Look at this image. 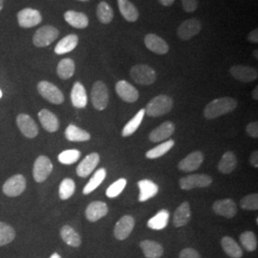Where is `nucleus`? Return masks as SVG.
<instances>
[{
    "instance_id": "obj_41",
    "label": "nucleus",
    "mask_w": 258,
    "mask_h": 258,
    "mask_svg": "<svg viewBox=\"0 0 258 258\" xmlns=\"http://www.w3.org/2000/svg\"><path fill=\"white\" fill-rule=\"evenodd\" d=\"M240 242L248 251H254L257 249V238L252 231H244L240 235Z\"/></svg>"
},
{
    "instance_id": "obj_21",
    "label": "nucleus",
    "mask_w": 258,
    "mask_h": 258,
    "mask_svg": "<svg viewBox=\"0 0 258 258\" xmlns=\"http://www.w3.org/2000/svg\"><path fill=\"white\" fill-rule=\"evenodd\" d=\"M108 213L107 205L102 201H95L86 208L85 216L90 222H97Z\"/></svg>"
},
{
    "instance_id": "obj_10",
    "label": "nucleus",
    "mask_w": 258,
    "mask_h": 258,
    "mask_svg": "<svg viewBox=\"0 0 258 258\" xmlns=\"http://www.w3.org/2000/svg\"><path fill=\"white\" fill-rule=\"evenodd\" d=\"M202 29L201 21L197 19H186L178 27L177 35L182 40H188L198 35Z\"/></svg>"
},
{
    "instance_id": "obj_38",
    "label": "nucleus",
    "mask_w": 258,
    "mask_h": 258,
    "mask_svg": "<svg viewBox=\"0 0 258 258\" xmlns=\"http://www.w3.org/2000/svg\"><path fill=\"white\" fill-rule=\"evenodd\" d=\"M97 18L103 24H109L113 20L114 12L107 2L102 1L99 3L97 7Z\"/></svg>"
},
{
    "instance_id": "obj_1",
    "label": "nucleus",
    "mask_w": 258,
    "mask_h": 258,
    "mask_svg": "<svg viewBox=\"0 0 258 258\" xmlns=\"http://www.w3.org/2000/svg\"><path fill=\"white\" fill-rule=\"evenodd\" d=\"M237 102L230 97L215 99L209 104H207L204 109V116L206 119L213 120L228 113H231L237 107Z\"/></svg>"
},
{
    "instance_id": "obj_16",
    "label": "nucleus",
    "mask_w": 258,
    "mask_h": 258,
    "mask_svg": "<svg viewBox=\"0 0 258 258\" xmlns=\"http://www.w3.org/2000/svg\"><path fill=\"white\" fill-rule=\"evenodd\" d=\"M115 90L123 102L132 103L139 99L138 90L126 81H120L116 83Z\"/></svg>"
},
{
    "instance_id": "obj_45",
    "label": "nucleus",
    "mask_w": 258,
    "mask_h": 258,
    "mask_svg": "<svg viewBox=\"0 0 258 258\" xmlns=\"http://www.w3.org/2000/svg\"><path fill=\"white\" fill-rule=\"evenodd\" d=\"M126 183H127L126 180L123 178H120L119 180H117L106 189V196L108 198H115V197L119 196L122 192V190L125 188Z\"/></svg>"
},
{
    "instance_id": "obj_4",
    "label": "nucleus",
    "mask_w": 258,
    "mask_h": 258,
    "mask_svg": "<svg viewBox=\"0 0 258 258\" xmlns=\"http://www.w3.org/2000/svg\"><path fill=\"white\" fill-rule=\"evenodd\" d=\"M91 102L93 106L97 110H104L107 107L109 102L108 89L106 84L102 81H98L93 84L91 89Z\"/></svg>"
},
{
    "instance_id": "obj_55",
    "label": "nucleus",
    "mask_w": 258,
    "mask_h": 258,
    "mask_svg": "<svg viewBox=\"0 0 258 258\" xmlns=\"http://www.w3.org/2000/svg\"><path fill=\"white\" fill-rule=\"evenodd\" d=\"M3 3H4V1H3V0H0V12L3 9Z\"/></svg>"
},
{
    "instance_id": "obj_47",
    "label": "nucleus",
    "mask_w": 258,
    "mask_h": 258,
    "mask_svg": "<svg viewBox=\"0 0 258 258\" xmlns=\"http://www.w3.org/2000/svg\"><path fill=\"white\" fill-rule=\"evenodd\" d=\"M179 258H201L197 250L192 248H185L180 252Z\"/></svg>"
},
{
    "instance_id": "obj_56",
    "label": "nucleus",
    "mask_w": 258,
    "mask_h": 258,
    "mask_svg": "<svg viewBox=\"0 0 258 258\" xmlns=\"http://www.w3.org/2000/svg\"><path fill=\"white\" fill-rule=\"evenodd\" d=\"M1 98H2V91L0 90V99H1Z\"/></svg>"
},
{
    "instance_id": "obj_28",
    "label": "nucleus",
    "mask_w": 258,
    "mask_h": 258,
    "mask_svg": "<svg viewBox=\"0 0 258 258\" xmlns=\"http://www.w3.org/2000/svg\"><path fill=\"white\" fill-rule=\"evenodd\" d=\"M79 43V37L74 34L68 35L63 37L55 47V53L56 55H64L74 50Z\"/></svg>"
},
{
    "instance_id": "obj_44",
    "label": "nucleus",
    "mask_w": 258,
    "mask_h": 258,
    "mask_svg": "<svg viewBox=\"0 0 258 258\" xmlns=\"http://www.w3.org/2000/svg\"><path fill=\"white\" fill-rule=\"evenodd\" d=\"M240 207L245 211H257L258 194H249L243 197L240 201Z\"/></svg>"
},
{
    "instance_id": "obj_40",
    "label": "nucleus",
    "mask_w": 258,
    "mask_h": 258,
    "mask_svg": "<svg viewBox=\"0 0 258 258\" xmlns=\"http://www.w3.org/2000/svg\"><path fill=\"white\" fill-rule=\"evenodd\" d=\"M15 238V229L4 222H0V247L9 244Z\"/></svg>"
},
{
    "instance_id": "obj_50",
    "label": "nucleus",
    "mask_w": 258,
    "mask_h": 258,
    "mask_svg": "<svg viewBox=\"0 0 258 258\" xmlns=\"http://www.w3.org/2000/svg\"><path fill=\"white\" fill-rule=\"evenodd\" d=\"M249 162L251 166L258 167V152L256 150L251 153V155L249 157Z\"/></svg>"
},
{
    "instance_id": "obj_13",
    "label": "nucleus",
    "mask_w": 258,
    "mask_h": 258,
    "mask_svg": "<svg viewBox=\"0 0 258 258\" xmlns=\"http://www.w3.org/2000/svg\"><path fill=\"white\" fill-rule=\"evenodd\" d=\"M135 219L131 215H124L114 227V236L118 240L126 239L133 231Z\"/></svg>"
},
{
    "instance_id": "obj_32",
    "label": "nucleus",
    "mask_w": 258,
    "mask_h": 258,
    "mask_svg": "<svg viewBox=\"0 0 258 258\" xmlns=\"http://www.w3.org/2000/svg\"><path fill=\"white\" fill-rule=\"evenodd\" d=\"M118 5L121 16L128 22H134L139 18L138 9L129 0H118Z\"/></svg>"
},
{
    "instance_id": "obj_19",
    "label": "nucleus",
    "mask_w": 258,
    "mask_h": 258,
    "mask_svg": "<svg viewBox=\"0 0 258 258\" xmlns=\"http://www.w3.org/2000/svg\"><path fill=\"white\" fill-rule=\"evenodd\" d=\"M175 131V125L172 121H165L161 125H159L157 128L151 131L148 138L152 143H159L163 142L166 139L170 138V136Z\"/></svg>"
},
{
    "instance_id": "obj_46",
    "label": "nucleus",
    "mask_w": 258,
    "mask_h": 258,
    "mask_svg": "<svg viewBox=\"0 0 258 258\" xmlns=\"http://www.w3.org/2000/svg\"><path fill=\"white\" fill-rule=\"evenodd\" d=\"M183 9L186 13H194L198 8V0H181Z\"/></svg>"
},
{
    "instance_id": "obj_24",
    "label": "nucleus",
    "mask_w": 258,
    "mask_h": 258,
    "mask_svg": "<svg viewBox=\"0 0 258 258\" xmlns=\"http://www.w3.org/2000/svg\"><path fill=\"white\" fill-rule=\"evenodd\" d=\"M191 218V210L188 202L181 204L173 215V225L176 228L185 226Z\"/></svg>"
},
{
    "instance_id": "obj_22",
    "label": "nucleus",
    "mask_w": 258,
    "mask_h": 258,
    "mask_svg": "<svg viewBox=\"0 0 258 258\" xmlns=\"http://www.w3.org/2000/svg\"><path fill=\"white\" fill-rule=\"evenodd\" d=\"M38 119L41 125L48 132H55L59 128V121L54 113L48 109H41L38 112Z\"/></svg>"
},
{
    "instance_id": "obj_18",
    "label": "nucleus",
    "mask_w": 258,
    "mask_h": 258,
    "mask_svg": "<svg viewBox=\"0 0 258 258\" xmlns=\"http://www.w3.org/2000/svg\"><path fill=\"white\" fill-rule=\"evenodd\" d=\"M100 160V155L96 152L87 155L77 167V174L82 178L90 175L93 170L99 165Z\"/></svg>"
},
{
    "instance_id": "obj_37",
    "label": "nucleus",
    "mask_w": 258,
    "mask_h": 258,
    "mask_svg": "<svg viewBox=\"0 0 258 258\" xmlns=\"http://www.w3.org/2000/svg\"><path fill=\"white\" fill-rule=\"evenodd\" d=\"M106 177V169L105 168H100L98 169L92 178L89 180V182L86 184L83 188V194H89L93 192L96 188L99 187V185L102 184Z\"/></svg>"
},
{
    "instance_id": "obj_12",
    "label": "nucleus",
    "mask_w": 258,
    "mask_h": 258,
    "mask_svg": "<svg viewBox=\"0 0 258 258\" xmlns=\"http://www.w3.org/2000/svg\"><path fill=\"white\" fill-rule=\"evenodd\" d=\"M18 21L20 27H35L42 21V17L37 10L25 8L19 12Z\"/></svg>"
},
{
    "instance_id": "obj_20",
    "label": "nucleus",
    "mask_w": 258,
    "mask_h": 258,
    "mask_svg": "<svg viewBox=\"0 0 258 258\" xmlns=\"http://www.w3.org/2000/svg\"><path fill=\"white\" fill-rule=\"evenodd\" d=\"M145 44L151 52L158 55H166L169 51V46L166 40L155 34H148L145 37Z\"/></svg>"
},
{
    "instance_id": "obj_7",
    "label": "nucleus",
    "mask_w": 258,
    "mask_h": 258,
    "mask_svg": "<svg viewBox=\"0 0 258 258\" xmlns=\"http://www.w3.org/2000/svg\"><path fill=\"white\" fill-rule=\"evenodd\" d=\"M53 171V164L46 156H38L34 164L33 175L37 183H42L46 180Z\"/></svg>"
},
{
    "instance_id": "obj_48",
    "label": "nucleus",
    "mask_w": 258,
    "mask_h": 258,
    "mask_svg": "<svg viewBox=\"0 0 258 258\" xmlns=\"http://www.w3.org/2000/svg\"><path fill=\"white\" fill-rule=\"evenodd\" d=\"M246 131L250 137L258 138V123L257 121L249 122L246 127Z\"/></svg>"
},
{
    "instance_id": "obj_43",
    "label": "nucleus",
    "mask_w": 258,
    "mask_h": 258,
    "mask_svg": "<svg viewBox=\"0 0 258 258\" xmlns=\"http://www.w3.org/2000/svg\"><path fill=\"white\" fill-rule=\"evenodd\" d=\"M81 157V152L77 149H68L62 151L58 157V161L59 163L63 164V165H72L75 164Z\"/></svg>"
},
{
    "instance_id": "obj_53",
    "label": "nucleus",
    "mask_w": 258,
    "mask_h": 258,
    "mask_svg": "<svg viewBox=\"0 0 258 258\" xmlns=\"http://www.w3.org/2000/svg\"><path fill=\"white\" fill-rule=\"evenodd\" d=\"M50 258H61V256H60L58 253L55 252V253H53V254L51 255V257Z\"/></svg>"
},
{
    "instance_id": "obj_34",
    "label": "nucleus",
    "mask_w": 258,
    "mask_h": 258,
    "mask_svg": "<svg viewBox=\"0 0 258 258\" xmlns=\"http://www.w3.org/2000/svg\"><path fill=\"white\" fill-rule=\"evenodd\" d=\"M169 219V212L166 210H162L155 214L148 222V227L154 231H161L165 229Z\"/></svg>"
},
{
    "instance_id": "obj_15",
    "label": "nucleus",
    "mask_w": 258,
    "mask_h": 258,
    "mask_svg": "<svg viewBox=\"0 0 258 258\" xmlns=\"http://www.w3.org/2000/svg\"><path fill=\"white\" fill-rule=\"evenodd\" d=\"M212 210L216 214L231 219L237 213V206L233 200L227 198L215 201L212 206Z\"/></svg>"
},
{
    "instance_id": "obj_33",
    "label": "nucleus",
    "mask_w": 258,
    "mask_h": 258,
    "mask_svg": "<svg viewBox=\"0 0 258 258\" xmlns=\"http://www.w3.org/2000/svg\"><path fill=\"white\" fill-rule=\"evenodd\" d=\"M64 135L65 138L70 142H86L91 138L90 134L87 131L80 128L74 124H70L67 126V128L65 129Z\"/></svg>"
},
{
    "instance_id": "obj_17",
    "label": "nucleus",
    "mask_w": 258,
    "mask_h": 258,
    "mask_svg": "<svg viewBox=\"0 0 258 258\" xmlns=\"http://www.w3.org/2000/svg\"><path fill=\"white\" fill-rule=\"evenodd\" d=\"M204 155L201 151H194L181 160L178 164V168L184 172H190L198 169L203 164Z\"/></svg>"
},
{
    "instance_id": "obj_2",
    "label": "nucleus",
    "mask_w": 258,
    "mask_h": 258,
    "mask_svg": "<svg viewBox=\"0 0 258 258\" xmlns=\"http://www.w3.org/2000/svg\"><path fill=\"white\" fill-rule=\"evenodd\" d=\"M173 100L166 95H159L148 102L146 114L149 117H160L166 115L172 109Z\"/></svg>"
},
{
    "instance_id": "obj_51",
    "label": "nucleus",
    "mask_w": 258,
    "mask_h": 258,
    "mask_svg": "<svg viewBox=\"0 0 258 258\" xmlns=\"http://www.w3.org/2000/svg\"><path fill=\"white\" fill-rule=\"evenodd\" d=\"M174 1H175V0H159V2H160L163 6H166V7L171 6V5L174 3Z\"/></svg>"
},
{
    "instance_id": "obj_25",
    "label": "nucleus",
    "mask_w": 258,
    "mask_h": 258,
    "mask_svg": "<svg viewBox=\"0 0 258 258\" xmlns=\"http://www.w3.org/2000/svg\"><path fill=\"white\" fill-rule=\"evenodd\" d=\"M140 247L147 258H160L164 253L163 246L156 241L143 240L140 243Z\"/></svg>"
},
{
    "instance_id": "obj_27",
    "label": "nucleus",
    "mask_w": 258,
    "mask_h": 258,
    "mask_svg": "<svg viewBox=\"0 0 258 258\" xmlns=\"http://www.w3.org/2000/svg\"><path fill=\"white\" fill-rule=\"evenodd\" d=\"M64 19L69 25L77 29H84L89 24L87 16L76 11H67L64 14Z\"/></svg>"
},
{
    "instance_id": "obj_9",
    "label": "nucleus",
    "mask_w": 258,
    "mask_h": 258,
    "mask_svg": "<svg viewBox=\"0 0 258 258\" xmlns=\"http://www.w3.org/2000/svg\"><path fill=\"white\" fill-rule=\"evenodd\" d=\"M26 188V180L23 175L12 176L4 184H3V192L9 197H17L25 190Z\"/></svg>"
},
{
    "instance_id": "obj_6",
    "label": "nucleus",
    "mask_w": 258,
    "mask_h": 258,
    "mask_svg": "<svg viewBox=\"0 0 258 258\" xmlns=\"http://www.w3.org/2000/svg\"><path fill=\"white\" fill-rule=\"evenodd\" d=\"M37 91L42 98L54 104H61L64 102V96L55 84L42 81L37 84Z\"/></svg>"
},
{
    "instance_id": "obj_52",
    "label": "nucleus",
    "mask_w": 258,
    "mask_h": 258,
    "mask_svg": "<svg viewBox=\"0 0 258 258\" xmlns=\"http://www.w3.org/2000/svg\"><path fill=\"white\" fill-rule=\"evenodd\" d=\"M252 99L255 100V101H257L258 100V86H256V87L254 88V90L252 91Z\"/></svg>"
},
{
    "instance_id": "obj_36",
    "label": "nucleus",
    "mask_w": 258,
    "mask_h": 258,
    "mask_svg": "<svg viewBox=\"0 0 258 258\" xmlns=\"http://www.w3.org/2000/svg\"><path fill=\"white\" fill-rule=\"evenodd\" d=\"M145 115H146L145 109H141L139 111L138 113L124 125V127L121 131V135L123 137H129L132 134H134L137 131V129L140 127L142 121L144 120Z\"/></svg>"
},
{
    "instance_id": "obj_5",
    "label": "nucleus",
    "mask_w": 258,
    "mask_h": 258,
    "mask_svg": "<svg viewBox=\"0 0 258 258\" xmlns=\"http://www.w3.org/2000/svg\"><path fill=\"white\" fill-rule=\"evenodd\" d=\"M59 32L56 28L51 25H45L37 30L33 37V43L38 48L49 46L57 38Z\"/></svg>"
},
{
    "instance_id": "obj_39",
    "label": "nucleus",
    "mask_w": 258,
    "mask_h": 258,
    "mask_svg": "<svg viewBox=\"0 0 258 258\" xmlns=\"http://www.w3.org/2000/svg\"><path fill=\"white\" fill-rule=\"evenodd\" d=\"M174 144H175V142L173 140L166 141L165 143H163V144L157 146L155 148L148 150L146 156L148 159H157V158L164 156L171 148H173Z\"/></svg>"
},
{
    "instance_id": "obj_23",
    "label": "nucleus",
    "mask_w": 258,
    "mask_h": 258,
    "mask_svg": "<svg viewBox=\"0 0 258 258\" xmlns=\"http://www.w3.org/2000/svg\"><path fill=\"white\" fill-rule=\"evenodd\" d=\"M140 188V195H139V201L140 202H146L149 199L156 196L159 190V187L154 182L148 179L141 180L138 183Z\"/></svg>"
},
{
    "instance_id": "obj_31",
    "label": "nucleus",
    "mask_w": 258,
    "mask_h": 258,
    "mask_svg": "<svg viewBox=\"0 0 258 258\" xmlns=\"http://www.w3.org/2000/svg\"><path fill=\"white\" fill-rule=\"evenodd\" d=\"M222 249L231 258H241L243 256V250L234 239L230 236H224L221 240Z\"/></svg>"
},
{
    "instance_id": "obj_42",
    "label": "nucleus",
    "mask_w": 258,
    "mask_h": 258,
    "mask_svg": "<svg viewBox=\"0 0 258 258\" xmlns=\"http://www.w3.org/2000/svg\"><path fill=\"white\" fill-rule=\"evenodd\" d=\"M76 189V184L72 179L66 178L62 180V182L59 184V189H58V194L59 198L61 200H67L69 199L75 192Z\"/></svg>"
},
{
    "instance_id": "obj_30",
    "label": "nucleus",
    "mask_w": 258,
    "mask_h": 258,
    "mask_svg": "<svg viewBox=\"0 0 258 258\" xmlns=\"http://www.w3.org/2000/svg\"><path fill=\"white\" fill-rule=\"evenodd\" d=\"M60 236H61V239L71 247L78 248L82 245L81 235L75 231L71 226H68V225L63 226L60 230Z\"/></svg>"
},
{
    "instance_id": "obj_3",
    "label": "nucleus",
    "mask_w": 258,
    "mask_h": 258,
    "mask_svg": "<svg viewBox=\"0 0 258 258\" xmlns=\"http://www.w3.org/2000/svg\"><path fill=\"white\" fill-rule=\"evenodd\" d=\"M130 76L135 83L142 85H150L157 79L156 71L147 64L134 65L130 70Z\"/></svg>"
},
{
    "instance_id": "obj_54",
    "label": "nucleus",
    "mask_w": 258,
    "mask_h": 258,
    "mask_svg": "<svg viewBox=\"0 0 258 258\" xmlns=\"http://www.w3.org/2000/svg\"><path fill=\"white\" fill-rule=\"evenodd\" d=\"M258 51L257 50H254V51H253V56H254V57H255V58H256V59H257L258 58Z\"/></svg>"
},
{
    "instance_id": "obj_26",
    "label": "nucleus",
    "mask_w": 258,
    "mask_h": 258,
    "mask_svg": "<svg viewBox=\"0 0 258 258\" xmlns=\"http://www.w3.org/2000/svg\"><path fill=\"white\" fill-rule=\"evenodd\" d=\"M71 102L76 108H84L87 105L88 98L82 83H75L71 92Z\"/></svg>"
},
{
    "instance_id": "obj_8",
    "label": "nucleus",
    "mask_w": 258,
    "mask_h": 258,
    "mask_svg": "<svg viewBox=\"0 0 258 258\" xmlns=\"http://www.w3.org/2000/svg\"><path fill=\"white\" fill-rule=\"evenodd\" d=\"M212 183V178L207 174H194L180 179L179 184L182 189L189 190L196 187H207Z\"/></svg>"
},
{
    "instance_id": "obj_29",
    "label": "nucleus",
    "mask_w": 258,
    "mask_h": 258,
    "mask_svg": "<svg viewBox=\"0 0 258 258\" xmlns=\"http://www.w3.org/2000/svg\"><path fill=\"white\" fill-rule=\"evenodd\" d=\"M237 166V158L232 151H227L218 163V170L223 174L231 173Z\"/></svg>"
},
{
    "instance_id": "obj_57",
    "label": "nucleus",
    "mask_w": 258,
    "mask_h": 258,
    "mask_svg": "<svg viewBox=\"0 0 258 258\" xmlns=\"http://www.w3.org/2000/svg\"><path fill=\"white\" fill-rule=\"evenodd\" d=\"M79 1H89V0H79Z\"/></svg>"
},
{
    "instance_id": "obj_14",
    "label": "nucleus",
    "mask_w": 258,
    "mask_h": 258,
    "mask_svg": "<svg viewBox=\"0 0 258 258\" xmlns=\"http://www.w3.org/2000/svg\"><path fill=\"white\" fill-rule=\"evenodd\" d=\"M17 124L20 132L27 138L33 139L38 134V127L36 121L27 114H19L17 118Z\"/></svg>"
},
{
    "instance_id": "obj_35",
    "label": "nucleus",
    "mask_w": 258,
    "mask_h": 258,
    "mask_svg": "<svg viewBox=\"0 0 258 258\" xmlns=\"http://www.w3.org/2000/svg\"><path fill=\"white\" fill-rule=\"evenodd\" d=\"M76 69L74 60L71 58H63L61 59L57 67H56V73L61 80H69L73 77Z\"/></svg>"
},
{
    "instance_id": "obj_11",
    "label": "nucleus",
    "mask_w": 258,
    "mask_h": 258,
    "mask_svg": "<svg viewBox=\"0 0 258 258\" xmlns=\"http://www.w3.org/2000/svg\"><path fill=\"white\" fill-rule=\"evenodd\" d=\"M230 73L235 80L242 83H251L258 78L257 70L246 65H233L230 69Z\"/></svg>"
},
{
    "instance_id": "obj_49",
    "label": "nucleus",
    "mask_w": 258,
    "mask_h": 258,
    "mask_svg": "<svg viewBox=\"0 0 258 258\" xmlns=\"http://www.w3.org/2000/svg\"><path fill=\"white\" fill-rule=\"evenodd\" d=\"M248 40L251 43H257L258 42V30L254 29L252 30L248 35Z\"/></svg>"
}]
</instances>
